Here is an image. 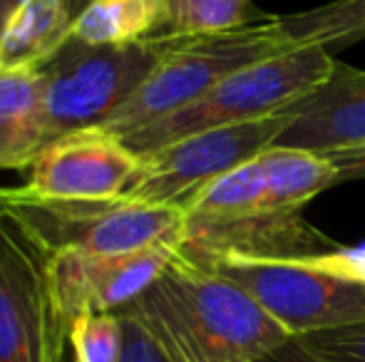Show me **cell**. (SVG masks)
Listing matches in <instances>:
<instances>
[{"label":"cell","instance_id":"13","mask_svg":"<svg viewBox=\"0 0 365 362\" xmlns=\"http://www.w3.org/2000/svg\"><path fill=\"white\" fill-rule=\"evenodd\" d=\"M48 142L40 70H0V171L28 169Z\"/></svg>","mask_w":365,"mask_h":362},{"label":"cell","instance_id":"16","mask_svg":"<svg viewBox=\"0 0 365 362\" xmlns=\"http://www.w3.org/2000/svg\"><path fill=\"white\" fill-rule=\"evenodd\" d=\"M256 161L264 171L269 203L274 208L303 211L308 201L338 183L336 166L318 151L271 144Z\"/></svg>","mask_w":365,"mask_h":362},{"label":"cell","instance_id":"21","mask_svg":"<svg viewBox=\"0 0 365 362\" xmlns=\"http://www.w3.org/2000/svg\"><path fill=\"white\" fill-rule=\"evenodd\" d=\"M298 340L323 362H365V323L301 335Z\"/></svg>","mask_w":365,"mask_h":362},{"label":"cell","instance_id":"1","mask_svg":"<svg viewBox=\"0 0 365 362\" xmlns=\"http://www.w3.org/2000/svg\"><path fill=\"white\" fill-rule=\"evenodd\" d=\"M120 315L167 362H261L293 340L249 290L179 253Z\"/></svg>","mask_w":365,"mask_h":362},{"label":"cell","instance_id":"25","mask_svg":"<svg viewBox=\"0 0 365 362\" xmlns=\"http://www.w3.org/2000/svg\"><path fill=\"white\" fill-rule=\"evenodd\" d=\"M20 3H23V0H0V30H3V25L8 23V18L13 15V10L18 8Z\"/></svg>","mask_w":365,"mask_h":362},{"label":"cell","instance_id":"20","mask_svg":"<svg viewBox=\"0 0 365 362\" xmlns=\"http://www.w3.org/2000/svg\"><path fill=\"white\" fill-rule=\"evenodd\" d=\"M68 353L73 362H122L125 323L117 313L80 315L68 325Z\"/></svg>","mask_w":365,"mask_h":362},{"label":"cell","instance_id":"23","mask_svg":"<svg viewBox=\"0 0 365 362\" xmlns=\"http://www.w3.org/2000/svg\"><path fill=\"white\" fill-rule=\"evenodd\" d=\"M323 156L336 166L338 183L365 179V144L346 147V149H333V151H326Z\"/></svg>","mask_w":365,"mask_h":362},{"label":"cell","instance_id":"17","mask_svg":"<svg viewBox=\"0 0 365 362\" xmlns=\"http://www.w3.org/2000/svg\"><path fill=\"white\" fill-rule=\"evenodd\" d=\"M279 28L293 50L318 45L333 53L365 40V0H331L301 13L279 15Z\"/></svg>","mask_w":365,"mask_h":362},{"label":"cell","instance_id":"27","mask_svg":"<svg viewBox=\"0 0 365 362\" xmlns=\"http://www.w3.org/2000/svg\"><path fill=\"white\" fill-rule=\"evenodd\" d=\"M63 362H73V360H70V353H65V360Z\"/></svg>","mask_w":365,"mask_h":362},{"label":"cell","instance_id":"11","mask_svg":"<svg viewBox=\"0 0 365 362\" xmlns=\"http://www.w3.org/2000/svg\"><path fill=\"white\" fill-rule=\"evenodd\" d=\"M341 248L303 211L266 206L221 221H187L179 256L194 266L219 261H291Z\"/></svg>","mask_w":365,"mask_h":362},{"label":"cell","instance_id":"12","mask_svg":"<svg viewBox=\"0 0 365 362\" xmlns=\"http://www.w3.org/2000/svg\"><path fill=\"white\" fill-rule=\"evenodd\" d=\"M284 112L291 122L276 147L326 154L365 144V70L336 60L331 78Z\"/></svg>","mask_w":365,"mask_h":362},{"label":"cell","instance_id":"24","mask_svg":"<svg viewBox=\"0 0 365 362\" xmlns=\"http://www.w3.org/2000/svg\"><path fill=\"white\" fill-rule=\"evenodd\" d=\"M261 362H323V360L318 355H313L298 338H293L286 345H281L279 350L266 355Z\"/></svg>","mask_w":365,"mask_h":362},{"label":"cell","instance_id":"19","mask_svg":"<svg viewBox=\"0 0 365 362\" xmlns=\"http://www.w3.org/2000/svg\"><path fill=\"white\" fill-rule=\"evenodd\" d=\"M251 0H169V23L164 35H214L264 20Z\"/></svg>","mask_w":365,"mask_h":362},{"label":"cell","instance_id":"6","mask_svg":"<svg viewBox=\"0 0 365 362\" xmlns=\"http://www.w3.org/2000/svg\"><path fill=\"white\" fill-rule=\"evenodd\" d=\"M0 206L45 253L77 248L87 253L145 251L182 243L187 213L179 203H152L120 196L110 201H25L0 196Z\"/></svg>","mask_w":365,"mask_h":362},{"label":"cell","instance_id":"2","mask_svg":"<svg viewBox=\"0 0 365 362\" xmlns=\"http://www.w3.org/2000/svg\"><path fill=\"white\" fill-rule=\"evenodd\" d=\"M249 290L293 338L365 323V248L291 261H219L202 266Z\"/></svg>","mask_w":365,"mask_h":362},{"label":"cell","instance_id":"26","mask_svg":"<svg viewBox=\"0 0 365 362\" xmlns=\"http://www.w3.org/2000/svg\"><path fill=\"white\" fill-rule=\"evenodd\" d=\"M87 3H90V0H68V5H70V10H73V15L80 13V10L85 8Z\"/></svg>","mask_w":365,"mask_h":362},{"label":"cell","instance_id":"10","mask_svg":"<svg viewBox=\"0 0 365 362\" xmlns=\"http://www.w3.org/2000/svg\"><path fill=\"white\" fill-rule=\"evenodd\" d=\"M177 253L179 243H162L120 256L77 248L45 253L50 290L60 318L70 325L80 315L120 313L167 271Z\"/></svg>","mask_w":365,"mask_h":362},{"label":"cell","instance_id":"15","mask_svg":"<svg viewBox=\"0 0 365 362\" xmlns=\"http://www.w3.org/2000/svg\"><path fill=\"white\" fill-rule=\"evenodd\" d=\"M169 0H90L73 20V38L85 45H135L164 35Z\"/></svg>","mask_w":365,"mask_h":362},{"label":"cell","instance_id":"22","mask_svg":"<svg viewBox=\"0 0 365 362\" xmlns=\"http://www.w3.org/2000/svg\"><path fill=\"white\" fill-rule=\"evenodd\" d=\"M122 323H125V355H122V362H167L164 355L154 348L152 340L132 320L122 318Z\"/></svg>","mask_w":365,"mask_h":362},{"label":"cell","instance_id":"3","mask_svg":"<svg viewBox=\"0 0 365 362\" xmlns=\"http://www.w3.org/2000/svg\"><path fill=\"white\" fill-rule=\"evenodd\" d=\"M291 50L279 28V15H269L226 33L192 38L174 35L152 75L102 124V129L122 139L140 127L189 107L239 70Z\"/></svg>","mask_w":365,"mask_h":362},{"label":"cell","instance_id":"4","mask_svg":"<svg viewBox=\"0 0 365 362\" xmlns=\"http://www.w3.org/2000/svg\"><path fill=\"white\" fill-rule=\"evenodd\" d=\"M336 58L326 48H298L239 70L197 102L122 137L137 156H147L197 132L261 119L286 110L331 78Z\"/></svg>","mask_w":365,"mask_h":362},{"label":"cell","instance_id":"5","mask_svg":"<svg viewBox=\"0 0 365 362\" xmlns=\"http://www.w3.org/2000/svg\"><path fill=\"white\" fill-rule=\"evenodd\" d=\"M174 35L135 45H85L70 40L43 65V115L48 139L102 127L152 75Z\"/></svg>","mask_w":365,"mask_h":362},{"label":"cell","instance_id":"14","mask_svg":"<svg viewBox=\"0 0 365 362\" xmlns=\"http://www.w3.org/2000/svg\"><path fill=\"white\" fill-rule=\"evenodd\" d=\"M68 0H23L0 30V70H38L73 35Z\"/></svg>","mask_w":365,"mask_h":362},{"label":"cell","instance_id":"9","mask_svg":"<svg viewBox=\"0 0 365 362\" xmlns=\"http://www.w3.org/2000/svg\"><path fill=\"white\" fill-rule=\"evenodd\" d=\"M142 156L102 127L48 142L28 166L25 183L0 196L25 201H110L127 196L140 179Z\"/></svg>","mask_w":365,"mask_h":362},{"label":"cell","instance_id":"18","mask_svg":"<svg viewBox=\"0 0 365 362\" xmlns=\"http://www.w3.org/2000/svg\"><path fill=\"white\" fill-rule=\"evenodd\" d=\"M271 206L259 161H246L234 171L204 183L182 203L187 221H221Z\"/></svg>","mask_w":365,"mask_h":362},{"label":"cell","instance_id":"8","mask_svg":"<svg viewBox=\"0 0 365 362\" xmlns=\"http://www.w3.org/2000/svg\"><path fill=\"white\" fill-rule=\"evenodd\" d=\"M289 122L291 117L281 110L261 119L197 132L162 147L142 156L140 179L127 196L182 206L204 183L229 174L246 161H254L279 139Z\"/></svg>","mask_w":365,"mask_h":362},{"label":"cell","instance_id":"7","mask_svg":"<svg viewBox=\"0 0 365 362\" xmlns=\"http://www.w3.org/2000/svg\"><path fill=\"white\" fill-rule=\"evenodd\" d=\"M68 325L48 280V256L0 206V362H63Z\"/></svg>","mask_w":365,"mask_h":362}]
</instances>
